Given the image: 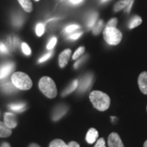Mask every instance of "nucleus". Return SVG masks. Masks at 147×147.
I'll use <instances>...</instances> for the list:
<instances>
[{
	"mask_svg": "<svg viewBox=\"0 0 147 147\" xmlns=\"http://www.w3.org/2000/svg\"><path fill=\"white\" fill-rule=\"evenodd\" d=\"M78 80H74L72 83H71L65 90H64L63 93H62V95H63V96H65V95L69 94V93H71V92L76 89V88L78 87Z\"/></svg>",
	"mask_w": 147,
	"mask_h": 147,
	"instance_id": "a211bd4d",
	"label": "nucleus"
},
{
	"mask_svg": "<svg viewBox=\"0 0 147 147\" xmlns=\"http://www.w3.org/2000/svg\"><path fill=\"white\" fill-rule=\"evenodd\" d=\"M93 106L100 111L108 110L110 105V98L106 93L100 91H93L89 95Z\"/></svg>",
	"mask_w": 147,
	"mask_h": 147,
	"instance_id": "f257e3e1",
	"label": "nucleus"
},
{
	"mask_svg": "<svg viewBox=\"0 0 147 147\" xmlns=\"http://www.w3.org/2000/svg\"><path fill=\"white\" fill-rule=\"evenodd\" d=\"M57 39L55 37H53L51 39L50 41L49 42V43H48L47 45V49H49V50H51V49H53V48L55 47V46L57 44Z\"/></svg>",
	"mask_w": 147,
	"mask_h": 147,
	"instance_id": "b1692460",
	"label": "nucleus"
},
{
	"mask_svg": "<svg viewBox=\"0 0 147 147\" xmlns=\"http://www.w3.org/2000/svg\"><path fill=\"white\" fill-rule=\"evenodd\" d=\"M108 144L109 147H124L120 136L118 134L113 132L108 136Z\"/></svg>",
	"mask_w": 147,
	"mask_h": 147,
	"instance_id": "39448f33",
	"label": "nucleus"
},
{
	"mask_svg": "<svg viewBox=\"0 0 147 147\" xmlns=\"http://www.w3.org/2000/svg\"><path fill=\"white\" fill-rule=\"evenodd\" d=\"M138 83L141 92L144 95H147V71H143L140 74Z\"/></svg>",
	"mask_w": 147,
	"mask_h": 147,
	"instance_id": "0eeeda50",
	"label": "nucleus"
},
{
	"mask_svg": "<svg viewBox=\"0 0 147 147\" xmlns=\"http://www.w3.org/2000/svg\"><path fill=\"white\" fill-rule=\"evenodd\" d=\"M9 108L14 111L22 112L26 109V104L24 103H16V104H10Z\"/></svg>",
	"mask_w": 147,
	"mask_h": 147,
	"instance_id": "f3484780",
	"label": "nucleus"
},
{
	"mask_svg": "<svg viewBox=\"0 0 147 147\" xmlns=\"http://www.w3.org/2000/svg\"><path fill=\"white\" fill-rule=\"evenodd\" d=\"M51 55H52V53H47L45 55H44L43 57H42L41 58L39 59V63H42V62H45L46 61L49 59L51 57Z\"/></svg>",
	"mask_w": 147,
	"mask_h": 147,
	"instance_id": "cd10ccee",
	"label": "nucleus"
},
{
	"mask_svg": "<svg viewBox=\"0 0 147 147\" xmlns=\"http://www.w3.org/2000/svg\"><path fill=\"white\" fill-rule=\"evenodd\" d=\"M35 1H40V0H35Z\"/></svg>",
	"mask_w": 147,
	"mask_h": 147,
	"instance_id": "4c0bfd02",
	"label": "nucleus"
},
{
	"mask_svg": "<svg viewBox=\"0 0 147 147\" xmlns=\"http://www.w3.org/2000/svg\"><path fill=\"white\" fill-rule=\"evenodd\" d=\"M144 147H147V140L145 141V142L144 144Z\"/></svg>",
	"mask_w": 147,
	"mask_h": 147,
	"instance_id": "e433bc0d",
	"label": "nucleus"
},
{
	"mask_svg": "<svg viewBox=\"0 0 147 147\" xmlns=\"http://www.w3.org/2000/svg\"><path fill=\"white\" fill-rule=\"evenodd\" d=\"M1 147H10V144H8V143H7V142H3V144H1Z\"/></svg>",
	"mask_w": 147,
	"mask_h": 147,
	"instance_id": "f704fd0d",
	"label": "nucleus"
},
{
	"mask_svg": "<svg viewBox=\"0 0 147 147\" xmlns=\"http://www.w3.org/2000/svg\"><path fill=\"white\" fill-rule=\"evenodd\" d=\"M29 147H40V146H39V145L36 144H32L29 145Z\"/></svg>",
	"mask_w": 147,
	"mask_h": 147,
	"instance_id": "c9c22d12",
	"label": "nucleus"
},
{
	"mask_svg": "<svg viewBox=\"0 0 147 147\" xmlns=\"http://www.w3.org/2000/svg\"><path fill=\"white\" fill-rule=\"evenodd\" d=\"M142 23V19L140 16L138 15H135L131 18L129 23V28L134 29L139 26L141 23Z\"/></svg>",
	"mask_w": 147,
	"mask_h": 147,
	"instance_id": "2eb2a0df",
	"label": "nucleus"
},
{
	"mask_svg": "<svg viewBox=\"0 0 147 147\" xmlns=\"http://www.w3.org/2000/svg\"><path fill=\"white\" fill-rule=\"evenodd\" d=\"M68 108L66 105H59L53 110V119L54 121H57L61 118L67 113Z\"/></svg>",
	"mask_w": 147,
	"mask_h": 147,
	"instance_id": "6e6552de",
	"label": "nucleus"
},
{
	"mask_svg": "<svg viewBox=\"0 0 147 147\" xmlns=\"http://www.w3.org/2000/svg\"><path fill=\"white\" fill-rule=\"evenodd\" d=\"M92 82L91 75H87L82 79L79 84V91L81 92H84L89 89L91 86Z\"/></svg>",
	"mask_w": 147,
	"mask_h": 147,
	"instance_id": "1a4fd4ad",
	"label": "nucleus"
},
{
	"mask_svg": "<svg viewBox=\"0 0 147 147\" xmlns=\"http://www.w3.org/2000/svg\"><path fill=\"white\" fill-rule=\"evenodd\" d=\"M103 36L106 43L112 46L118 45L123 38L121 31L113 27H106L103 31Z\"/></svg>",
	"mask_w": 147,
	"mask_h": 147,
	"instance_id": "20e7f679",
	"label": "nucleus"
},
{
	"mask_svg": "<svg viewBox=\"0 0 147 147\" xmlns=\"http://www.w3.org/2000/svg\"><path fill=\"white\" fill-rule=\"evenodd\" d=\"M10 83V82H7V83L3 84V85L2 86V89H3V91L6 93H11V92L14 91V84Z\"/></svg>",
	"mask_w": 147,
	"mask_h": 147,
	"instance_id": "412c9836",
	"label": "nucleus"
},
{
	"mask_svg": "<svg viewBox=\"0 0 147 147\" xmlns=\"http://www.w3.org/2000/svg\"><path fill=\"white\" fill-rule=\"evenodd\" d=\"M102 26H103V22H102V21H100V22L98 23V25H97V26L95 27L94 29H93V33H94V34H96L97 31V29H98V28L102 29Z\"/></svg>",
	"mask_w": 147,
	"mask_h": 147,
	"instance_id": "7c9ffc66",
	"label": "nucleus"
},
{
	"mask_svg": "<svg viewBox=\"0 0 147 147\" xmlns=\"http://www.w3.org/2000/svg\"><path fill=\"white\" fill-rule=\"evenodd\" d=\"M4 123L10 129L16 127L17 125L16 117L12 113H6L4 115Z\"/></svg>",
	"mask_w": 147,
	"mask_h": 147,
	"instance_id": "9d476101",
	"label": "nucleus"
},
{
	"mask_svg": "<svg viewBox=\"0 0 147 147\" xmlns=\"http://www.w3.org/2000/svg\"><path fill=\"white\" fill-rule=\"evenodd\" d=\"M94 147H106V142L104 139L103 138L98 139Z\"/></svg>",
	"mask_w": 147,
	"mask_h": 147,
	"instance_id": "a878e982",
	"label": "nucleus"
},
{
	"mask_svg": "<svg viewBox=\"0 0 147 147\" xmlns=\"http://www.w3.org/2000/svg\"><path fill=\"white\" fill-rule=\"evenodd\" d=\"M132 1L133 0H120V1H117L114 6V11L115 12H117L122 10L123 9H125L129 7Z\"/></svg>",
	"mask_w": 147,
	"mask_h": 147,
	"instance_id": "ddd939ff",
	"label": "nucleus"
},
{
	"mask_svg": "<svg viewBox=\"0 0 147 147\" xmlns=\"http://www.w3.org/2000/svg\"><path fill=\"white\" fill-rule=\"evenodd\" d=\"M39 89L49 98H54L57 94L56 84L54 80L49 76H44L39 81Z\"/></svg>",
	"mask_w": 147,
	"mask_h": 147,
	"instance_id": "f03ea898",
	"label": "nucleus"
},
{
	"mask_svg": "<svg viewBox=\"0 0 147 147\" xmlns=\"http://www.w3.org/2000/svg\"><path fill=\"white\" fill-rule=\"evenodd\" d=\"M71 49H67L60 53L59 56V65L61 68H63L68 63L69 58L71 57Z\"/></svg>",
	"mask_w": 147,
	"mask_h": 147,
	"instance_id": "423d86ee",
	"label": "nucleus"
},
{
	"mask_svg": "<svg viewBox=\"0 0 147 147\" xmlns=\"http://www.w3.org/2000/svg\"><path fill=\"white\" fill-rule=\"evenodd\" d=\"M117 23H118V19H117V18H113L108 22L107 25H106V27H116L117 25Z\"/></svg>",
	"mask_w": 147,
	"mask_h": 147,
	"instance_id": "393cba45",
	"label": "nucleus"
},
{
	"mask_svg": "<svg viewBox=\"0 0 147 147\" xmlns=\"http://www.w3.org/2000/svg\"><path fill=\"white\" fill-rule=\"evenodd\" d=\"M12 134V130L5 125V123L0 121V138L8 137Z\"/></svg>",
	"mask_w": 147,
	"mask_h": 147,
	"instance_id": "4468645a",
	"label": "nucleus"
},
{
	"mask_svg": "<svg viewBox=\"0 0 147 147\" xmlns=\"http://www.w3.org/2000/svg\"><path fill=\"white\" fill-rule=\"evenodd\" d=\"M82 34V33H81V32L76 33V34L71 35V36H70V38H71V39H72V40H76V39H78V38H80V36H81Z\"/></svg>",
	"mask_w": 147,
	"mask_h": 147,
	"instance_id": "2f4dec72",
	"label": "nucleus"
},
{
	"mask_svg": "<svg viewBox=\"0 0 147 147\" xmlns=\"http://www.w3.org/2000/svg\"><path fill=\"white\" fill-rule=\"evenodd\" d=\"M0 52L3 53H7L8 52V49H7L6 46L4 44L0 43Z\"/></svg>",
	"mask_w": 147,
	"mask_h": 147,
	"instance_id": "c756f323",
	"label": "nucleus"
},
{
	"mask_svg": "<svg viewBox=\"0 0 147 147\" xmlns=\"http://www.w3.org/2000/svg\"><path fill=\"white\" fill-rule=\"evenodd\" d=\"M14 67V63H7L0 67V79L4 78L6 77L13 70Z\"/></svg>",
	"mask_w": 147,
	"mask_h": 147,
	"instance_id": "9b49d317",
	"label": "nucleus"
},
{
	"mask_svg": "<svg viewBox=\"0 0 147 147\" xmlns=\"http://www.w3.org/2000/svg\"><path fill=\"white\" fill-rule=\"evenodd\" d=\"M99 136V133L95 128L89 129L87 136H86V140L89 144H93L96 142Z\"/></svg>",
	"mask_w": 147,
	"mask_h": 147,
	"instance_id": "f8f14e48",
	"label": "nucleus"
},
{
	"mask_svg": "<svg viewBox=\"0 0 147 147\" xmlns=\"http://www.w3.org/2000/svg\"><path fill=\"white\" fill-rule=\"evenodd\" d=\"M84 51H85V48L84 47H79L77 50L75 51V53H74L73 56H72V59L74 60H76L78 59V57H80L81 55L83 54L84 53Z\"/></svg>",
	"mask_w": 147,
	"mask_h": 147,
	"instance_id": "aec40b11",
	"label": "nucleus"
},
{
	"mask_svg": "<svg viewBox=\"0 0 147 147\" xmlns=\"http://www.w3.org/2000/svg\"><path fill=\"white\" fill-rule=\"evenodd\" d=\"M67 146H68V147H80V145L78 143L76 142H74V141L69 142Z\"/></svg>",
	"mask_w": 147,
	"mask_h": 147,
	"instance_id": "473e14b6",
	"label": "nucleus"
},
{
	"mask_svg": "<svg viewBox=\"0 0 147 147\" xmlns=\"http://www.w3.org/2000/svg\"><path fill=\"white\" fill-rule=\"evenodd\" d=\"M11 80L14 87L19 89L28 90L32 87L33 82L30 77L27 74L21 71L14 73L11 77Z\"/></svg>",
	"mask_w": 147,
	"mask_h": 147,
	"instance_id": "7ed1b4c3",
	"label": "nucleus"
},
{
	"mask_svg": "<svg viewBox=\"0 0 147 147\" xmlns=\"http://www.w3.org/2000/svg\"><path fill=\"white\" fill-rule=\"evenodd\" d=\"M49 147H68V146L61 140L56 139L51 142Z\"/></svg>",
	"mask_w": 147,
	"mask_h": 147,
	"instance_id": "6ab92c4d",
	"label": "nucleus"
},
{
	"mask_svg": "<svg viewBox=\"0 0 147 147\" xmlns=\"http://www.w3.org/2000/svg\"><path fill=\"white\" fill-rule=\"evenodd\" d=\"M79 27L78 25H69V26L65 28V32L66 33H70V32H74V30H76V29H78Z\"/></svg>",
	"mask_w": 147,
	"mask_h": 147,
	"instance_id": "bb28decb",
	"label": "nucleus"
},
{
	"mask_svg": "<svg viewBox=\"0 0 147 147\" xmlns=\"http://www.w3.org/2000/svg\"><path fill=\"white\" fill-rule=\"evenodd\" d=\"M23 10L27 12H31L33 10V5L31 0H18Z\"/></svg>",
	"mask_w": 147,
	"mask_h": 147,
	"instance_id": "dca6fc26",
	"label": "nucleus"
},
{
	"mask_svg": "<svg viewBox=\"0 0 147 147\" xmlns=\"http://www.w3.org/2000/svg\"><path fill=\"white\" fill-rule=\"evenodd\" d=\"M21 49L23 53L25 55H30L31 53H32V51H31L30 47H29L27 43H25V42H24V43L22 44Z\"/></svg>",
	"mask_w": 147,
	"mask_h": 147,
	"instance_id": "5701e85b",
	"label": "nucleus"
},
{
	"mask_svg": "<svg viewBox=\"0 0 147 147\" xmlns=\"http://www.w3.org/2000/svg\"><path fill=\"white\" fill-rule=\"evenodd\" d=\"M82 1H83V0H70V2L74 3V4H77V3L82 2Z\"/></svg>",
	"mask_w": 147,
	"mask_h": 147,
	"instance_id": "72a5a7b5",
	"label": "nucleus"
},
{
	"mask_svg": "<svg viewBox=\"0 0 147 147\" xmlns=\"http://www.w3.org/2000/svg\"><path fill=\"white\" fill-rule=\"evenodd\" d=\"M97 18V16L96 15H93V16L90 18L89 23H88V26L89 27H91L94 25V23H95V21H96Z\"/></svg>",
	"mask_w": 147,
	"mask_h": 147,
	"instance_id": "c85d7f7f",
	"label": "nucleus"
},
{
	"mask_svg": "<svg viewBox=\"0 0 147 147\" xmlns=\"http://www.w3.org/2000/svg\"><path fill=\"white\" fill-rule=\"evenodd\" d=\"M146 110H147V107H146Z\"/></svg>",
	"mask_w": 147,
	"mask_h": 147,
	"instance_id": "58836bf2",
	"label": "nucleus"
},
{
	"mask_svg": "<svg viewBox=\"0 0 147 147\" xmlns=\"http://www.w3.org/2000/svg\"><path fill=\"white\" fill-rule=\"evenodd\" d=\"M36 32L37 36L39 37L42 36L44 34V33H45V26H44L43 24L40 23L37 25L36 28Z\"/></svg>",
	"mask_w": 147,
	"mask_h": 147,
	"instance_id": "4be33fe9",
	"label": "nucleus"
}]
</instances>
